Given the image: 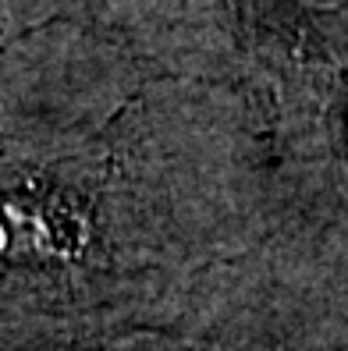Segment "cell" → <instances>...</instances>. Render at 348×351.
<instances>
[{
    "mask_svg": "<svg viewBox=\"0 0 348 351\" xmlns=\"http://www.w3.org/2000/svg\"><path fill=\"white\" fill-rule=\"evenodd\" d=\"M89 223L68 202L43 195L0 199V259L71 263L86 252Z\"/></svg>",
    "mask_w": 348,
    "mask_h": 351,
    "instance_id": "cell-1",
    "label": "cell"
}]
</instances>
